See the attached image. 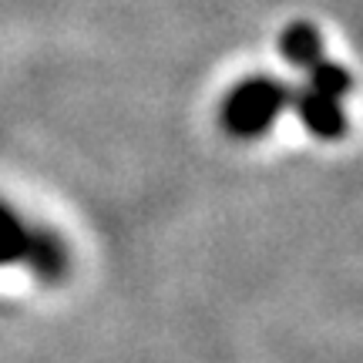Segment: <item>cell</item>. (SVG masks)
I'll return each instance as SVG.
<instances>
[{"instance_id": "obj_4", "label": "cell", "mask_w": 363, "mask_h": 363, "mask_svg": "<svg viewBox=\"0 0 363 363\" xmlns=\"http://www.w3.org/2000/svg\"><path fill=\"white\" fill-rule=\"evenodd\" d=\"M38 225H27L17 212H13L4 199H0V266H13V262H27L30 242H34Z\"/></svg>"}, {"instance_id": "obj_5", "label": "cell", "mask_w": 363, "mask_h": 363, "mask_svg": "<svg viewBox=\"0 0 363 363\" xmlns=\"http://www.w3.org/2000/svg\"><path fill=\"white\" fill-rule=\"evenodd\" d=\"M279 54H283L289 65L296 67H313L323 57V38L313 24H289L279 34Z\"/></svg>"}, {"instance_id": "obj_3", "label": "cell", "mask_w": 363, "mask_h": 363, "mask_svg": "<svg viewBox=\"0 0 363 363\" xmlns=\"http://www.w3.org/2000/svg\"><path fill=\"white\" fill-rule=\"evenodd\" d=\"M24 266L38 276L40 283H61L67 276V246L51 229H38Z\"/></svg>"}, {"instance_id": "obj_2", "label": "cell", "mask_w": 363, "mask_h": 363, "mask_svg": "<svg viewBox=\"0 0 363 363\" xmlns=\"http://www.w3.org/2000/svg\"><path fill=\"white\" fill-rule=\"evenodd\" d=\"M293 108L299 111L303 125L316 135V138H340L347 131V115L340 108V98H330V94H320L313 88H293Z\"/></svg>"}, {"instance_id": "obj_6", "label": "cell", "mask_w": 363, "mask_h": 363, "mask_svg": "<svg viewBox=\"0 0 363 363\" xmlns=\"http://www.w3.org/2000/svg\"><path fill=\"white\" fill-rule=\"evenodd\" d=\"M306 74H310V84H306V88L320 91V94H330V98H343V94L353 88L350 71L343 65L323 61V57H320L313 67H306Z\"/></svg>"}, {"instance_id": "obj_1", "label": "cell", "mask_w": 363, "mask_h": 363, "mask_svg": "<svg viewBox=\"0 0 363 363\" xmlns=\"http://www.w3.org/2000/svg\"><path fill=\"white\" fill-rule=\"evenodd\" d=\"M293 101V88L276 78H249L222 101L219 121L233 138H259Z\"/></svg>"}]
</instances>
